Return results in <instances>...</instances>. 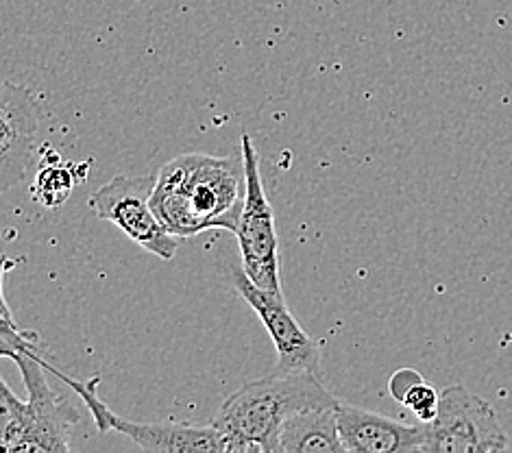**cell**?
Wrapping results in <instances>:
<instances>
[{
  "instance_id": "1",
  "label": "cell",
  "mask_w": 512,
  "mask_h": 453,
  "mask_svg": "<svg viewBox=\"0 0 512 453\" xmlns=\"http://www.w3.org/2000/svg\"><path fill=\"white\" fill-rule=\"evenodd\" d=\"M247 199L245 157L186 153L157 173L151 205L162 225L179 238L207 229L236 231Z\"/></svg>"
},
{
  "instance_id": "2",
  "label": "cell",
  "mask_w": 512,
  "mask_h": 453,
  "mask_svg": "<svg viewBox=\"0 0 512 453\" xmlns=\"http://www.w3.org/2000/svg\"><path fill=\"white\" fill-rule=\"evenodd\" d=\"M0 353L18 364L22 382L27 386V401H20L7 382H0L3 399V453H66L70 451L68 434L81 421L79 410L55 393L46 379V360L35 347L33 334L22 332L11 318L7 299H3V325H0Z\"/></svg>"
},
{
  "instance_id": "3",
  "label": "cell",
  "mask_w": 512,
  "mask_h": 453,
  "mask_svg": "<svg viewBox=\"0 0 512 453\" xmlns=\"http://www.w3.org/2000/svg\"><path fill=\"white\" fill-rule=\"evenodd\" d=\"M319 373H279L253 379L231 393L214 416L227 453H279V436L292 414L336 406Z\"/></svg>"
},
{
  "instance_id": "4",
  "label": "cell",
  "mask_w": 512,
  "mask_h": 453,
  "mask_svg": "<svg viewBox=\"0 0 512 453\" xmlns=\"http://www.w3.org/2000/svg\"><path fill=\"white\" fill-rule=\"evenodd\" d=\"M240 140L247 173V199L245 207H242L240 223L234 231L240 249V266L255 286L284 295L282 271H279V238L275 227V210L264 190L260 157L249 133H242Z\"/></svg>"
},
{
  "instance_id": "5",
  "label": "cell",
  "mask_w": 512,
  "mask_h": 453,
  "mask_svg": "<svg viewBox=\"0 0 512 453\" xmlns=\"http://www.w3.org/2000/svg\"><path fill=\"white\" fill-rule=\"evenodd\" d=\"M155 181V175H116L105 186L96 188L90 194L88 203L101 220L114 223L125 236L140 244L144 251L168 262L173 260L184 238L170 234L162 225V220L153 212L151 194Z\"/></svg>"
},
{
  "instance_id": "6",
  "label": "cell",
  "mask_w": 512,
  "mask_h": 453,
  "mask_svg": "<svg viewBox=\"0 0 512 453\" xmlns=\"http://www.w3.org/2000/svg\"><path fill=\"white\" fill-rule=\"evenodd\" d=\"M46 369L53 371L62 382H66L88 406L92 419L101 432H118L146 451H221L227 453L225 438L214 423L210 425H188V423H136L118 416L112 408L105 406L99 397V377L90 382L68 377L66 373L53 369L46 362Z\"/></svg>"
},
{
  "instance_id": "7",
  "label": "cell",
  "mask_w": 512,
  "mask_h": 453,
  "mask_svg": "<svg viewBox=\"0 0 512 453\" xmlns=\"http://www.w3.org/2000/svg\"><path fill=\"white\" fill-rule=\"evenodd\" d=\"M508 447V434L489 401L458 384L443 390L434 421L428 423L423 453H491Z\"/></svg>"
},
{
  "instance_id": "8",
  "label": "cell",
  "mask_w": 512,
  "mask_h": 453,
  "mask_svg": "<svg viewBox=\"0 0 512 453\" xmlns=\"http://www.w3.org/2000/svg\"><path fill=\"white\" fill-rule=\"evenodd\" d=\"M231 281L271 336L277 351L279 373H319L321 349L288 310L284 295L255 286L240 268H231Z\"/></svg>"
},
{
  "instance_id": "9",
  "label": "cell",
  "mask_w": 512,
  "mask_h": 453,
  "mask_svg": "<svg viewBox=\"0 0 512 453\" xmlns=\"http://www.w3.org/2000/svg\"><path fill=\"white\" fill-rule=\"evenodd\" d=\"M40 129V105L33 94L11 81L0 92V192L27 177Z\"/></svg>"
},
{
  "instance_id": "10",
  "label": "cell",
  "mask_w": 512,
  "mask_h": 453,
  "mask_svg": "<svg viewBox=\"0 0 512 453\" xmlns=\"http://www.w3.org/2000/svg\"><path fill=\"white\" fill-rule=\"evenodd\" d=\"M338 430L345 451L353 453H408L423 451L428 423L408 425L390 416L338 401Z\"/></svg>"
},
{
  "instance_id": "11",
  "label": "cell",
  "mask_w": 512,
  "mask_h": 453,
  "mask_svg": "<svg viewBox=\"0 0 512 453\" xmlns=\"http://www.w3.org/2000/svg\"><path fill=\"white\" fill-rule=\"evenodd\" d=\"M336 406L306 408L292 414L279 436V453L345 451L343 440H340Z\"/></svg>"
},
{
  "instance_id": "12",
  "label": "cell",
  "mask_w": 512,
  "mask_h": 453,
  "mask_svg": "<svg viewBox=\"0 0 512 453\" xmlns=\"http://www.w3.org/2000/svg\"><path fill=\"white\" fill-rule=\"evenodd\" d=\"M57 159L59 155L55 157V162L46 164L40 170L33 183V199L40 205L48 207V210H57V207H62L72 197V190H75L79 181L75 166H64L59 164Z\"/></svg>"
},
{
  "instance_id": "13",
  "label": "cell",
  "mask_w": 512,
  "mask_h": 453,
  "mask_svg": "<svg viewBox=\"0 0 512 453\" xmlns=\"http://www.w3.org/2000/svg\"><path fill=\"white\" fill-rule=\"evenodd\" d=\"M401 403H404L406 408H410L419 421L430 423V421H434V416L438 412L441 393H438L432 384L425 382V379H421V382H417L408 390V395Z\"/></svg>"
},
{
  "instance_id": "14",
  "label": "cell",
  "mask_w": 512,
  "mask_h": 453,
  "mask_svg": "<svg viewBox=\"0 0 512 453\" xmlns=\"http://www.w3.org/2000/svg\"><path fill=\"white\" fill-rule=\"evenodd\" d=\"M421 379H423V375L417 369H412V366H404V369H399L393 377H390L388 393L393 395V399H397L401 403V401H404V397L408 395V390L417 382H421Z\"/></svg>"
}]
</instances>
